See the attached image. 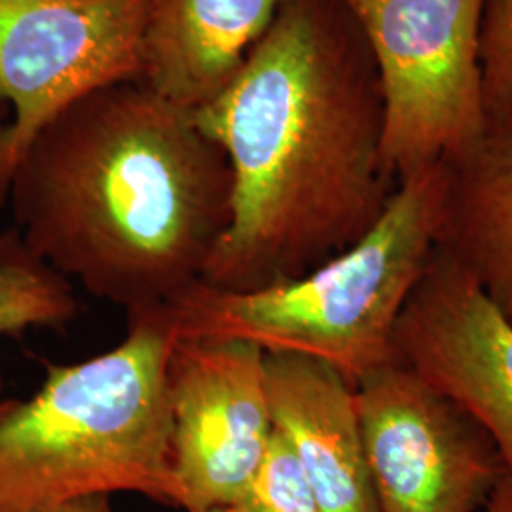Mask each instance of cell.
<instances>
[{"label":"cell","mask_w":512,"mask_h":512,"mask_svg":"<svg viewBox=\"0 0 512 512\" xmlns=\"http://www.w3.org/2000/svg\"><path fill=\"white\" fill-rule=\"evenodd\" d=\"M232 169V220L202 281L251 293L308 274L378 222L384 164L374 55L342 0H283L236 80L196 112Z\"/></svg>","instance_id":"1"},{"label":"cell","mask_w":512,"mask_h":512,"mask_svg":"<svg viewBox=\"0 0 512 512\" xmlns=\"http://www.w3.org/2000/svg\"><path fill=\"white\" fill-rule=\"evenodd\" d=\"M232 190L230 162L196 114L124 80L38 129L8 202L31 255L129 313L202 281L232 220Z\"/></svg>","instance_id":"2"},{"label":"cell","mask_w":512,"mask_h":512,"mask_svg":"<svg viewBox=\"0 0 512 512\" xmlns=\"http://www.w3.org/2000/svg\"><path fill=\"white\" fill-rule=\"evenodd\" d=\"M164 306L128 313L126 338L88 361L48 365L25 401L0 403V512H54L133 492L181 509L171 459Z\"/></svg>","instance_id":"3"},{"label":"cell","mask_w":512,"mask_h":512,"mask_svg":"<svg viewBox=\"0 0 512 512\" xmlns=\"http://www.w3.org/2000/svg\"><path fill=\"white\" fill-rule=\"evenodd\" d=\"M442 196L440 162L399 181L365 236L308 274L251 293L196 283L165 304L175 340L228 338L310 357L357 387L397 363V323L435 255Z\"/></svg>","instance_id":"4"},{"label":"cell","mask_w":512,"mask_h":512,"mask_svg":"<svg viewBox=\"0 0 512 512\" xmlns=\"http://www.w3.org/2000/svg\"><path fill=\"white\" fill-rule=\"evenodd\" d=\"M384 93V164L399 183L475 141L486 126L480 29L486 0H342Z\"/></svg>","instance_id":"5"},{"label":"cell","mask_w":512,"mask_h":512,"mask_svg":"<svg viewBox=\"0 0 512 512\" xmlns=\"http://www.w3.org/2000/svg\"><path fill=\"white\" fill-rule=\"evenodd\" d=\"M148 0H0V207L38 129L76 99L137 80Z\"/></svg>","instance_id":"6"},{"label":"cell","mask_w":512,"mask_h":512,"mask_svg":"<svg viewBox=\"0 0 512 512\" xmlns=\"http://www.w3.org/2000/svg\"><path fill=\"white\" fill-rule=\"evenodd\" d=\"M380 512H478L507 476L490 437L395 363L355 387Z\"/></svg>","instance_id":"7"},{"label":"cell","mask_w":512,"mask_h":512,"mask_svg":"<svg viewBox=\"0 0 512 512\" xmlns=\"http://www.w3.org/2000/svg\"><path fill=\"white\" fill-rule=\"evenodd\" d=\"M262 349L243 340H175L167 366L171 459L181 509L234 503L270 448L274 423Z\"/></svg>","instance_id":"8"},{"label":"cell","mask_w":512,"mask_h":512,"mask_svg":"<svg viewBox=\"0 0 512 512\" xmlns=\"http://www.w3.org/2000/svg\"><path fill=\"white\" fill-rule=\"evenodd\" d=\"M395 351L490 437L512 480V323L437 249L399 317Z\"/></svg>","instance_id":"9"},{"label":"cell","mask_w":512,"mask_h":512,"mask_svg":"<svg viewBox=\"0 0 512 512\" xmlns=\"http://www.w3.org/2000/svg\"><path fill=\"white\" fill-rule=\"evenodd\" d=\"M274 431L291 448L325 512H380L366 461L355 387L332 366L266 353Z\"/></svg>","instance_id":"10"},{"label":"cell","mask_w":512,"mask_h":512,"mask_svg":"<svg viewBox=\"0 0 512 512\" xmlns=\"http://www.w3.org/2000/svg\"><path fill=\"white\" fill-rule=\"evenodd\" d=\"M283 0H148L137 80L198 112L236 80Z\"/></svg>","instance_id":"11"},{"label":"cell","mask_w":512,"mask_h":512,"mask_svg":"<svg viewBox=\"0 0 512 512\" xmlns=\"http://www.w3.org/2000/svg\"><path fill=\"white\" fill-rule=\"evenodd\" d=\"M442 167L437 251L512 323V109L488 116L475 141Z\"/></svg>","instance_id":"12"},{"label":"cell","mask_w":512,"mask_h":512,"mask_svg":"<svg viewBox=\"0 0 512 512\" xmlns=\"http://www.w3.org/2000/svg\"><path fill=\"white\" fill-rule=\"evenodd\" d=\"M78 313L73 283L31 255L18 232H0V338L57 329ZM4 382L0 376V403Z\"/></svg>","instance_id":"13"},{"label":"cell","mask_w":512,"mask_h":512,"mask_svg":"<svg viewBox=\"0 0 512 512\" xmlns=\"http://www.w3.org/2000/svg\"><path fill=\"white\" fill-rule=\"evenodd\" d=\"M215 512H325L291 448L274 431L258 473L234 503Z\"/></svg>","instance_id":"14"},{"label":"cell","mask_w":512,"mask_h":512,"mask_svg":"<svg viewBox=\"0 0 512 512\" xmlns=\"http://www.w3.org/2000/svg\"><path fill=\"white\" fill-rule=\"evenodd\" d=\"M486 116L512 109V0H486L480 29Z\"/></svg>","instance_id":"15"},{"label":"cell","mask_w":512,"mask_h":512,"mask_svg":"<svg viewBox=\"0 0 512 512\" xmlns=\"http://www.w3.org/2000/svg\"><path fill=\"white\" fill-rule=\"evenodd\" d=\"M486 512H512L511 476H503V480L497 484L494 494L486 505Z\"/></svg>","instance_id":"16"},{"label":"cell","mask_w":512,"mask_h":512,"mask_svg":"<svg viewBox=\"0 0 512 512\" xmlns=\"http://www.w3.org/2000/svg\"><path fill=\"white\" fill-rule=\"evenodd\" d=\"M109 497L110 495H93V497L69 503L54 512H112Z\"/></svg>","instance_id":"17"}]
</instances>
